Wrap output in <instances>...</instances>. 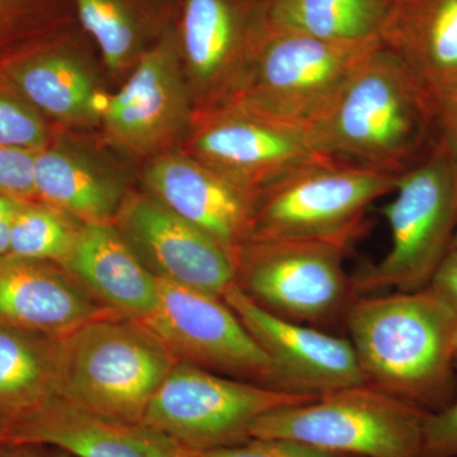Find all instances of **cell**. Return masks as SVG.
<instances>
[{
  "instance_id": "obj_1",
  "label": "cell",
  "mask_w": 457,
  "mask_h": 457,
  "mask_svg": "<svg viewBox=\"0 0 457 457\" xmlns=\"http://www.w3.org/2000/svg\"><path fill=\"white\" fill-rule=\"evenodd\" d=\"M365 383L427 413L457 396V312L428 287L354 297L345 318Z\"/></svg>"
},
{
  "instance_id": "obj_2",
  "label": "cell",
  "mask_w": 457,
  "mask_h": 457,
  "mask_svg": "<svg viewBox=\"0 0 457 457\" xmlns=\"http://www.w3.org/2000/svg\"><path fill=\"white\" fill-rule=\"evenodd\" d=\"M305 135L323 158L400 176L435 146V102L378 42L336 106Z\"/></svg>"
},
{
  "instance_id": "obj_3",
  "label": "cell",
  "mask_w": 457,
  "mask_h": 457,
  "mask_svg": "<svg viewBox=\"0 0 457 457\" xmlns=\"http://www.w3.org/2000/svg\"><path fill=\"white\" fill-rule=\"evenodd\" d=\"M378 42L326 40L269 26L225 107L294 130H311L336 106Z\"/></svg>"
},
{
  "instance_id": "obj_4",
  "label": "cell",
  "mask_w": 457,
  "mask_h": 457,
  "mask_svg": "<svg viewBox=\"0 0 457 457\" xmlns=\"http://www.w3.org/2000/svg\"><path fill=\"white\" fill-rule=\"evenodd\" d=\"M177 362L137 321L96 319L62 338V396L97 416L141 423Z\"/></svg>"
},
{
  "instance_id": "obj_5",
  "label": "cell",
  "mask_w": 457,
  "mask_h": 457,
  "mask_svg": "<svg viewBox=\"0 0 457 457\" xmlns=\"http://www.w3.org/2000/svg\"><path fill=\"white\" fill-rule=\"evenodd\" d=\"M399 176L320 159L255 196L248 242L311 240L348 246L370 204L393 194Z\"/></svg>"
},
{
  "instance_id": "obj_6",
  "label": "cell",
  "mask_w": 457,
  "mask_h": 457,
  "mask_svg": "<svg viewBox=\"0 0 457 457\" xmlns=\"http://www.w3.org/2000/svg\"><path fill=\"white\" fill-rule=\"evenodd\" d=\"M393 194L383 210L392 237L389 251L352 278L357 296L428 287L453 245L457 173L436 143L420 163L400 174Z\"/></svg>"
},
{
  "instance_id": "obj_7",
  "label": "cell",
  "mask_w": 457,
  "mask_h": 457,
  "mask_svg": "<svg viewBox=\"0 0 457 457\" xmlns=\"http://www.w3.org/2000/svg\"><path fill=\"white\" fill-rule=\"evenodd\" d=\"M426 414L361 384L270 411L249 435L287 438L348 457H422Z\"/></svg>"
},
{
  "instance_id": "obj_8",
  "label": "cell",
  "mask_w": 457,
  "mask_h": 457,
  "mask_svg": "<svg viewBox=\"0 0 457 457\" xmlns=\"http://www.w3.org/2000/svg\"><path fill=\"white\" fill-rule=\"evenodd\" d=\"M315 398L224 378L179 361L156 390L141 423L200 453L243 444L258 418Z\"/></svg>"
},
{
  "instance_id": "obj_9",
  "label": "cell",
  "mask_w": 457,
  "mask_h": 457,
  "mask_svg": "<svg viewBox=\"0 0 457 457\" xmlns=\"http://www.w3.org/2000/svg\"><path fill=\"white\" fill-rule=\"evenodd\" d=\"M348 249L311 240L246 242L236 284L261 308L311 327L345 318L357 296L343 267Z\"/></svg>"
},
{
  "instance_id": "obj_10",
  "label": "cell",
  "mask_w": 457,
  "mask_h": 457,
  "mask_svg": "<svg viewBox=\"0 0 457 457\" xmlns=\"http://www.w3.org/2000/svg\"><path fill=\"white\" fill-rule=\"evenodd\" d=\"M140 324L179 361L279 389L269 356L222 297L158 278V303Z\"/></svg>"
},
{
  "instance_id": "obj_11",
  "label": "cell",
  "mask_w": 457,
  "mask_h": 457,
  "mask_svg": "<svg viewBox=\"0 0 457 457\" xmlns=\"http://www.w3.org/2000/svg\"><path fill=\"white\" fill-rule=\"evenodd\" d=\"M222 300L269 356L279 389L318 396L366 384L350 339L279 318L257 305L237 284Z\"/></svg>"
},
{
  "instance_id": "obj_12",
  "label": "cell",
  "mask_w": 457,
  "mask_h": 457,
  "mask_svg": "<svg viewBox=\"0 0 457 457\" xmlns=\"http://www.w3.org/2000/svg\"><path fill=\"white\" fill-rule=\"evenodd\" d=\"M267 7L269 0H179V53L201 93L233 95L269 29Z\"/></svg>"
},
{
  "instance_id": "obj_13",
  "label": "cell",
  "mask_w": 457,
  "mask_h": 457,
  "mask_svg": "<svg viewBox=\"0 0 457 457\" xmlns=\"http://www.w3.org/2000/svg\"><path fill=\"white\" fill-rule=\"evenodd\" d=\"M195 137L201 163L254 197L276 180L320 161L305 132L224 107Z\"/></svg>"
},
{
  "instance_id": "obj_14",
  "label": "cell",
  "mask_w": 457,
  "mask_h": 457,
  "mask_svg": "<svg viewBox=\"0 0 457 457\" xmlns=\"http://www.w3.org/2000/svg\"><path fill=\"white\" fill-rule=\"evenodd\" d=\"M50 262L0 257V326L56 338L116 314Z\"/></svg>"
},
{
  "instance_id": "obj_15",
  "label": "cell",
  "mask_w": 457,
  "mask_h": 457,
  "mask_svg": "<svg viewBox=\"0 0 457 457\" xmlns=\"http://www.w3.org/2000/svg\"><path fill=\"white\" fill-rule=\"evenodd\" d=\"M2 441L55 447L77 457H195L143 423L97 416L62 395L23 418Z\"/></svg>"
},
{
  "instance_id": "obj_16",
  "label": "cell",
  "mask_w": 457,
  "mask_h": 457,
  "mask_svg": "<svg viewBox=\"0 0 457 457\" xmlns=\"http://www.w3.org/2000/svg\"><path fill=\"white\" fill-rule=\"evenodd\" d=\"M176 27L141 57L130 79L104 110L108 129L135 149H152L182 128L187 97L179 71Z\"/></svg>"
},
{
  "instance_id": "obj_17",
  "label": "cell",
  "mask_w": 457,
  "mask_h": 457,
  "mask_svg": "<svg viewBox=\"0 0 457 457\" xmlns=\"http://www.w3.org/2000/svg\"><path fill=\"white\" fill-rule=\"evenodd\" d=\"M129 230L158 278L222 297L237 279V258L196 225L159 201L140 198L126 216Z\"/></svg>"
},
{
  "instance_id": "obj_18",
  "label": "cell",
  "mask_w": 457,
  "mask_h": 457,
  "mask_svg": "<svg viewBox=\"0 0 457 457\" xmlns=\"http://www.w3.org/2000/svg\"><path fill=\"white\" fill-rule=\"evenodd\" d=\"M146 180L159 203L212 236L237 258L248 242L252 195L187 156L159 159L147 170Z\"/></svg>"
},
{
  "instance_id": "obj_19",
  "label": "cell",
  "mask_w": 457,
  "mask_h": 457,
  "mask_svg": "<svg viewBox=\"0 0 457 457\" xmlns=\"http://www.w3.org/2000/svg\"><path fill=\"white\" fill-rule=\"evenodd\" d=\"M378 40L433 102L457 90V0H394Z\"/></svg>"
},
{
  "instance_id": "obj_20",
  "label": "cell",
  "mask_w": 457,
  "mask_h": 457,
  "mask_svg": "<svg viewBox=\"0 0 457 457\" xmlns=\"http://www.w3.org/2000/svg\"><path fill=\"white\" fill-rule=\"evenodd\" d=\"M62 267L120 317L140 323L154 312L158 276L104 222H89L78 231Z\"/></svg>"
},
{
  "instance_id": "obj_21",
  "label": "cell",
  "mask_w": 457,
  "mask_h": 457,
  "mask_svg": "<svg viewBox=\"0 0 457 457\" xmlns=\"http://www.w3.org/2000/svg\"><path fill=\"white\" fill-rule=\"evenodd\" d=\"M62 395V338L0 326V441Z\"/></svg>"
},
{
  "instance_id": "obj_22",
  "label": "cell",
  "mask_w": 457,
  "mask_h": 457,
  "mask_svg": "<svg viewBox=\"0 0 457 457\" xmlns=\"http://www.w3.org/2000/svg\"><path fill=\"white\" fill-rule=\"evenodd\" d=\"M394 0H269L272 29L333 41H370L380 35Z\"/></svg>"
},
{
  "instance_id": "obj_23",
  "label": "cell",
  "mask_w": 457,
  "mask_h": 457,
  "mask_svg": "<svg viewBox=\"0 0 457 457\" xmlns=\"http://www.w3.org/2000/svg\"><path fill=\"white\" fill-rule=\"evenodd\" d=\"M35 189L45 201L89 222H104L116 210L120 191L98 171L62 152L35 158Z\"/></svg>"
},
{
  "instance_id": "obj_24",
  "label": "cell",
  "mask_w": 457,
  "mask_h": 457,
  "mask_svg": "<svg viewBox=\"0 0 457 457\" xmlns=\"http://www.w3.org/2000/svg\"><path fill=\"white\" fill-rule=\"evenodd\" d=\"M21 89L36 106L64 120H82L106 110L88 71L71 54L41 57L23 66L17 77Z\"/></svg>"
},
{
  "instance_id": "obj_25",
  "label": "cell",
  "mask_w": 457,
  "mask_h": 457,
  "mask_svg": "<svg viewBox=\"0 0 457 457\" xmlns=\"http://www.w3.org/2000/svg\"><path fill=\"white\" fill-rule=\"evenodd\" d=\"M74 231L60 213L21 204L12 227L9 255L64 264L73 249Z\"/></svg>"
},
{
  "instance_id": "obj_26",
  "label": "cell",
  "mask_w": 457,
  "mask_h": 457,
  "mask_svg": "<svg viewBox=\"0 0 457 457\" xmlns=\"http://www.w3.org/2000/svg\"><path fill=\"white\" fill-rule=\"evenodd\" d=\"M192 453V451H191ZM195 457H348L287 438H249L236 446L192 453Z\"/></svg>"
},
{
  "instance_id": "obj_27",
  "label": "cell",
  "mask_w": 457,
  "mask_h": 457,
  "mask_svg": "<svg viewBox=\"0 0 457 457\" xmlns=\"http://www.w3.org/2000/svg\"><path fill=\"white\" fill-rule=\"evenodd\" d=\"M44 143L40 120L25 107L0 98V146L29 150Z\"/></svg>"
},
{
  "instance_id": "obj_28",
  "label": "cell",
  "mask_w": 457,
  "mask_h": 457,
  "mask_svg": "<svg viewBox=\"0 0 457 457\" xmlns=\"http://www.w3.org/2000/svg\"><path fill=\"white\" fill-rule=\"evenodd\" d=\"M35 158L29 150L0 146V195L13 198L36 194Z\"/></svg>"
},
{
  "instance_id": "obj_29",
  "label": "cell",
  "mask_w": 457,
  "mask_h": 457,
  "mask_svg": "<svg viewBox=\"0 0 457 457\" xmlns=\"http://www.w3.org/2000/svg\"><path fill=\"white\" fill-rule=\"evenodd\" d=\"M422 457H457V396L447 407L426 414Z\"/></svg>"
},
{
  "instance_id": "obj_30",
  "label": "cell",
  "mask_w": 457,
  "mask_h": 457,
  "mask_svg": "<svg viewBox=\"0 0 457 457\" xmlns=\"http://www.w3.org/2000/svg\"><path fill=\"white\" fill-rule=\"evenodd\" d=\"M436 145L449 158L457 173V90L435 102Z\"/></svg>"
},
{
  "instance_id": "obj_31",
  "label": "cell",
  "mask_w": 457,
  "mask_h": 457,
  "mask_svg": "<svg viewBox=\"0 0 457 457\" xmlns=\"http://www.w3.org/2000/svg\"><path fill=\"white\" fill-rule=\"evenodd\" d=\"M429 290L457 312V251L450 249L429 282Z\"/></svg>"
},
{
  "instance_id": "obj_32",
  "label": "cell",
  "mask_w": 457,
  "mask_h": 457,
  "mask_svg": "<svg viewBox=\"0 0 457 457\" xmlns=\"http://www.w3.org/2000/svg\"><path fill=\"white\" fill-rule=\"evenodd\" d=\"M20 207L16 198L0 195V257L9 253L12 227Z\"/></svg>"
},
{
  "instance_id": "obj_33",
  "label": "cell",
  "mask_w": 457,
  "mask_h": 457,
  "mask_svg": "<svg viewBox=\"0 0 457 457\" xmlns=\"http://www.w3.org/2000/svg\"><path fill=\"white\" fill-rule=\"evenodd\" d=\"M0 457H45V446L29 442L0 441Z\"/></svg>"
},
{
  "instance_id": "obj_34",
  "label": "cell",
  "mask_w": 457,
  "mask_h": 457,
  "mask_svg": "<svg viewBox=\"0 0 457 457\" xmlns=\"http://www.w3.org/2000/svg\"><path fill=\"white\" fill-rule=\"evenodd\" d=\"M45 457H77L64 450L55 449V447H45Z\"/></svg>"
},
{
  "instance_id": "obj_35",
  "label": "cell",
  "mask_w": 457,
  "mask_h": 457,
  "mask_svg": "<svg viewBox=\"0 0 457 457\" xmlns=\"http://www.w3.org/2000/svg\"><path fill=\"white\" fill-rule=\"evenodd\" d=\"M453 359H455V362L457 365V327H456V330H455V336H453Z\"/></svg>"
},
{
  "instance_id": "obj_36",
  "label": "cell",
  "mask_w": 457,
  "mask_h": 457,
  "mask_svg": "<svg viewBox=\"0 0 457 457\" xmlns=\"http://www.w3.org/2000/svg\"><path fill=\"white\" fill-rule=\"evenodd\" d=\"M451 249H455V251H457V228L455 231V236H453V245H451Z\"/></svg>"
},
{
  "instance_id": "obj_37",
  "label": "cell",
  "mask_w": 457,
  "mask_h": 457,
  "mask_svg": "<svg viewBox=\"0 0 457 457\" xmlns=\"http://www.w3.org/2000/svg\"><path fill=\"white\" fill-rule=\"evenodd\" d=\"M12 2H14V0H0V8L5 7L7 4H11Z\"/></svg>"
}]
</instances>
